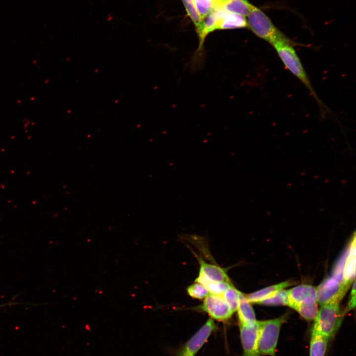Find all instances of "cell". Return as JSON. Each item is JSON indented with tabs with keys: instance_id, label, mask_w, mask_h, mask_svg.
<instances>
[{
	"instance_id": "1",
	"label": "cell",
	"mask_w": 356,
	"mask_h": 356,
	"mask_svg": "<svg viewBox=\"0 0 356 356\" xmlns=\"http://www.w3.org/2000/svg\"><path fill=\"white\" fill-rule=\"evenodd\" d=\"M301 45L296 42L279 41L271 44L284 67L295 76L308 89L320 107L321 112H329V109L319 99L311 83L294 46Z\"/></svg>"
},
{
	"instance_id": "2",
	"label": "cell",
	"mask_w": 356,
	"mask_h": 356,
	"mask_svg": "<svg viewBox=\"0 0 356 356\" xmlns=\"http://www.w3.org/2000/svg\"><path fill=\"white\" fill-rule=\"evenodd\" d=\"M247 27L259 38L271 45L279 41L292 40L281 32L262 10L253 6L247 15Z\"/></svg>"
},
{
	"instance_id": "3",
	"label": "cell",
	"mask_w": 356,
	"mask_h": 356,
	"mask_svg": "<svg viewBox=\"0 0 356 356\" xmlns=\"http://www.w3.org/2000/svg\"><path fill=\"white\" fill-rule=\"evenodd\" d=\"M344 314L340 309L339 303L321 306L313 320L312 331L318 333L331 339L340 328Z\"/></svg>"
},
{
	"instance_id": "4",
	"label": "cell",
	"mask_w": 356,
	"mask_h": 356,
	"mask_svg": "<svg viewBox=\"0 0 356 356\" xmlns=\"http://www.w3.org/2000/svg\"><path fill=\"white\" fill-rule=\"evenodd\" d=\"M287 315L263 321L258 323V344L261 355L275 356L281 326L287 320Z\"/></svg>"
},
{
	"instance_id": "5",
	"label": "cell",
	"mask_w": 356,
	"mask_h": 356,
	"mask_svg": "<svg viewBox=\"0 0 356 356\" xmlns=\"http://www.w3.org/2000/svg\"><path fill=\"white\" fill-rule=\"evenodd\" d=\"M350 285L335 277L323 280L316 288V301L320 306L339 303Z\"/></svg>"
},
{
	"instance_id": "6",
	"label": "cell",
	"mask_w": 356,
	"mask_h": 356,
	"mask_svg": "<svg viewBox=\"0 0 356 356\" xmlns=\"http://www.w3.org/2000/svg\"><path fill=\"white\" fill-rule=\"evenodd\" d=\"M216 328L214 320L209 318L183 346L178 356H195Z\"/></svg>"
},
{
	"instance_id": "7",
	"label": "cell",
	"mask_w": 356,
	"mask_h": 356,
	"mask_svg": "<svg viewBox=\"0 0 356 356\" xmlns=\"http://www.w3.org/2000/svg\"><path fill=\"white\" fill-rule=\"evenodd\" d=\"M198 308L207 313L213 319L221 321L228 320L234 312L222 296L210 293Z\"/></svg>"
},
{
	"instance_id": "8",
	"label": "cell",
	"mask_w": 356,
	"mask_h": 356,
	"mask_svg": "<svg viewBox=\"0 0 356 356\" xmlns=\"http://www.w3.org/2000/svg\"><path fill=\"white\" fill-rule=\"evenodd\" d=\"M239 326L243 350L242 356H260L258 344V321L252 326Z\"/></svg>"
},
{
	"instance_id": "9",
	"label": "cell",
	"mask_w": 356,
	"mask_h": 356,
	"mask_svg": "<svg viewBox=\"0 0 356 356\" xmlns=\"http://www.w3.org/2000/svg\"><path fill=\"white\" fill-rule=\"evenodd\" d=\"M288 306L291 308L299 304L317 303L316 289L313 286L307 284L298 285L288 290Z\"/></svg>"
},
{
	"instance_id": "10",
	"label": "cell",
	"mask_w": 356,
	"mask_h": 356,
	"mask_svg": "<svg viewBox=\"0 0 356 356\" xmlns=\"http://www.w3.org/2000/svg\"><path fill=\"white\" fill-rule=\"evenodd\" d=\"M199 263L198 276L212 281L230 282L225 269L202 260H200Z\"/></svg>"
},
{
	"instance_id": "11",
	"label": "cell",
	"mask_w": 356,
	"mask_h": 356,
	"mask_svg": "<svg viewBox=\"0 0 356 356\" xmlns=\"http://www.w3.org/2000/svg\"><path fill=\"white\" fill-rule=\"evenodd\" d=\"M356 236L354 234L342 270L343 281L351 285L356 277Z\"/></svg>"
},
{
	"instance_id": "12",
	"label": "cell",
	"mask_w": 356,
	"mask_h": 356,
	"mask_svg": "<svg viewBox=\"0 0 356 356\" xmlns=\"http://www.w3.org/2000/svg\"><path fill=\"white\" fill-rule=\"evenodd\" d=\"M236 311L239 325L252 326L257 322L251 303L248 301L246 295L241 292L239 293V304Z\"/></svg>"
},
{
	"instance_id": "13",
	"label": "cell",
	"mask_w": 356,
	"mask_h": 356,
	"mask_svg": "<svg viewBox=\"0 0 356 356\" xmlns=\"http://www.w3.org/2000/svg\"><path fill=\"white\" fill-rule=\"evenodd\" d=\"M219 29H230L247 27V20L242 15L224 11L220 5Z\"/></svg>"
},
{
	"instance_id": "14",
	"label": "cell",
	"mask_w": 356,
	"mask_h": 356,
	"mask_svg": "<svg viewBox=\"0 0 356 356\" xmlns=\"http://www.w3.org/2000/svg\"><path fill=\"white\" fill-rule=\"evenodd\" d=\"M293 283L291 281H283L249 294L246 295V297L250 303L259 304L263 300L272 296L277 292L284 289Z\"/></svg>"
},
{
	"instance_id": "15",
	"label": "cell",
	"mask_w": 356,
	"mask_h": 356,
	"mask_svg": "<svg viewBox=\"0 0 356 356\" xmlns=\"http://www.w3.org/2000/svg\"><path fill=\"white\" fill-rule=\"evenodd\" d=\"M329 339L318 333L312 331L309 356H325Z\"/></svg>"
},
{
	"instance_id": "16",
	"label": "cell",
	"mask_w": 356,
	"mask_h": 356,
	"mask_svg": "<svg viewBox=\"0 0 356 356\" xmlns=\"http://www.w3.org/2000/svg\"><path fill=\"white\" fill-rule=\"evenodd\" d=\"M254 5L247 0H228L221 5L225 11L246 16Z\"/></svg>"
},
{
	"instance_id": "17",
	"label": "cell",
	"mask_w": 356,
	"mask_h": 356,
	"mask_svg": "<svg viewBox=\"0 0 356 356\" xmlns=\"http://www.w3.org/2000/svg\"><path fill=\"white\" fill-rule=\"evenodd\" d=\"M195 282L203 285L210 294L222 296L231 285L230 282L212 281L198 276Z\"/></svg>"
},
{
	"instance_id": "18",
	"label": "cell",
	"mask_w": 356,
	"mask_h": 356,
	"mask_svg": "<svg viewBox=\"0 0 356 356\" xmlns=\"http://www.w3.org/2000/svg\"><path fill=\"white\" fill-rule=\"evenodd\" d=\"M292 309L307 321L313 320L318 311L317 303L297 305Z\"/></svg>"
},
{
	"instance_id": "19",
	"label": "cell",
	"mask_w": 356,
	"mask_h": 356,
	"mask_svg": "<svg viewBox=\"0 0 356 356\" xmlns=\"http://www.w3.org/2000/svg\"><path fill=\"white\" fill-rule=\"evenodd\" d=\"M289 302L288 290L282 289L272 296L263 300L259 304L266 306L287 305Z\"/></svg>"
},
{
	"instance_id": "20",
	"label": "cell",
	"mask_w": 356,
	"mask_h": 356,
	"mask_svg": "<svg viewBox=\"0 0 356 356\" xmlns=\"http://www.w3.org/2000/svg\"><path fill=\"white\" fill-rule=\"evenodd\" d=\"M240 292L232 285L222 296L233 312L237 310L238 306Z\"/></svg>"
},
{
	"instance_id": "21",
	"label": "cell",
	"mask_w": 356,
	"mask_h": 356,
	"mask_svg": "<svg viewBox=\"0 0 356 356\" xmlns=\"http://www.w3.org/2000/svg\"><path fill=\"white\" fill-rule=\"evenodd\" d=\"M196 9L203 20L217 5L215 0H193Z\"/></svg>"
},
{
	"instance_id": "22",
	"label": "cell",
	"mask_w": 356,
	"mask_h": 356,
	"mask_svg": "<svg viewBox=\"0 0 356 356\" xmlns=\"http://www.w3.org/2000/svg\"><path fill=\"white\" fill-rule=\"evenodd\" d=\"M187 14L195 25L197 32L199 30L202 20L195 6L193 0H182Z\"/></svg>"
},
{
	"instance_id": "23",
	"label": "cell",
	"mask_w": 356,
	"mask_h": 356,
	"mask_svg": "<svg viewBox=\"0 0 356 356\" xmlns=\"http://www.w3.org/2000/svg\"><path fill=\"white\" fill-rule=\"evenodd\" d=\"M189 285L187 288L188 294L192 298L201 300L205 298L209 292L201 284L196 282Z\"/></svg>"
},
{
	"instance_id": "24",
	"label": "cell",
	"mask_w": 356,
	"mask_h": 356,
	"mask_svg": "<svg viewBox=\"0 0 356 356\" xmlns=\"http://www.w3.org/2000/svg\"><path fill=\"white\" fill-rule=\"evenodd\" d=\"M356 306V283L354 282L352 289L351 292L350 297L348 305L345 309L344 314L355 308Z\"/></svg>"
},
{
	"instance_id": "25",
	"label": "cell",
	"mask_w": 356,
	"mask_h": 356,
	"mask_svg": "<svg viewBox=\"0 0 356 356\" xmlns=\"http://www.w3.org/2000/svg\"><path fill=\"white\" fill-rule=\"evenodd\" d=\"M228 0H217V5H221L222 4L224 3L225 2L227 1Z\"/></svg>"
},
{
	"instance_id": "26",
	"label": "cell",
	"mask_w": 356,
	"mask_h": 356,
	"mask_svg": "<svg viewBox=\"0 0 356 356\" xmlns=\"http://www.w3.org/2000/svg\"><path fill=\"white\" fill-rule=\"evenodd\" d=\"M217 0H215V1H216V2L217 5Z\"/></svg>"
}]
</instances>
